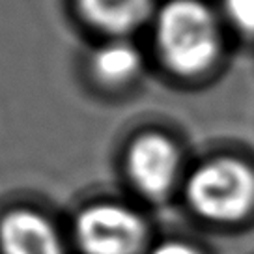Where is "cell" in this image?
Here are the masks:
<instances>
[{
  "instance_id": "7",
  "label": "cell",
  "mask_w": 254,
  "mask_h": 254,
  "mask_svg": "<svg viewBox=\"0 0 254 254\" xmlns=\"http://www.w3.org/2000/svg\"><path fill=\"white\" fill-rule=\"evenodd\" d=\"M0 254H64V249L43 215L19 207L0 219Z\"/></svg>"
},
{
  "instance_id": "1",
  "label": "cell",
  "mask_w": 254,
  "mask_h": 254,
  "mask_svg": "<svg viewBox=\"0 0 254 254\" xmlns=\"http://www.w3.org/2000/svg\"><path fill=\"white\" fill-rule=\"evenodd\" d=\"M146 32L153 62L180 84H202L215 77L232 40L209 0H161Z\"/></svg>"
},
{
  "instance_id": "4",
  "label": "cell",
  "mask_w": 254,
  "mask_h": 254,
  "mask_svg": "<svg viewBox=\"0 0 254 254\" xmlns=\"http://www.w3.org/2000/svg\"><path fill=\"white\" fill-rule=\"evenodd\" d=\"M75 238L84 254H136L146 239V226L129 207L95 204L77 215Z\"/></svg>"
},
{
  "instance_id": "5",
  "label": "cell",
  "mask_w": 254,
  "mask_h": 254,
  "mask_svg": "<svg viewBox=\"0 0 254 254\" xmlns=\"http://www.w3.org/2000/svg\"><path fill=\"white\" fill-rule=\"evenodd\" d=\"M126 170L131 183L146 196H165L182 167V150L174 136L161 129L136 133L126 148Z\"/></svg>"
},
{
  "instance_id": "8",
  "label": "cell",
  "mask_w": 254,
  "mask_h": 254,
  "mask_svg": "<svg viewBox=\"0 0 254 254\" xmlns=\"http://www.w3.org/2000/svg\"><path fill=\"white\" fill-rule=\"evenodd\" d=\"M230 38L254 43V0H215Z\"/></svg>"
},
{
  "instance_id": "9",
  "label": "cell",
  "mask_w": 254,
  "mask_h": 254,
  "mask_svg": "<svg viewBox=\"0 0 254 254\" xmlns=\"http://www.w3.org/2000/svg\"><path fill=\"white\" fill-rule=\"evenodd\" d=\"M151 254H200V251L183 241H165L155 247Z\"/></svg>"
},
{
  "instance_id": "3",
  "label": "cell",
  "mask_w": 254,
  "mask_h": 254,
  "mask_svg": "<svg viewBox=\"0 0 254 254\" xmlns=\"http://www.w3.org/2000/svg\"><path fill=\"white\" fill-rule=\"evenodd\" d=\"M148 51L136 38L95 40L82 56V75L88 86L107 97L131 94L148 69Z\"/></svg>"
},
{
  "instance_id": "6",
  "label": "cell",
  "mask_w": 254,
  "mask_h": 254,
  "mask_svg": "<svg viewBox=\"0 0 254 254\" xmlns=\"http://www.w3.org/2000/svg\"><path fill=\"white\" fill-rule=\"evenodd\" d=\"M161 0H69L71 15L95 40L136 38L148 30Z\"/></svg>"
},
{
  "instance_id": "2",
  "label": "cell",
  "mask_w": 254,
  "mask_h": 254,
  "mask_svg": "<svg viewBox=\"0 0 254 254\" xmlns=\"http://www.w3.org/2000/svg\"><path fill=\"white\" fill-rule=\"evenodd\" d=\"M185 196L204 219L239 221L254 206V168L234 155L206 159L187 178Z\"/></svg>"
}]
</instances>
